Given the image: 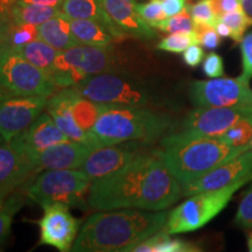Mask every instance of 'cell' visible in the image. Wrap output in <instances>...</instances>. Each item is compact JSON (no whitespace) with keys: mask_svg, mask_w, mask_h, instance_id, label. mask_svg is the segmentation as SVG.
I'll list each match as a JSON object with an SVG mask.
<instances>
[{"mask_svg":"<svg viewBox=\"0 0 252 252\" xmlns=\"http://www.w3.org/2000/svg\"><path fill=\"white\" fill-rule=\"evenodd\" d=\"M250 174H252V151L249 147L244 152L220 163L190 184L182 186V195L190 196L202 191L217 190Z\"/></svg>","mask_w":252,"mask_h":252,"instance_id":"obj_15","label":"cell"},{"mask_svg":"<svg viewBox=\"0 0 252 252\" xmlns=\"http://www.w3.org/2000/svg\"><path fill=\"white\" fill-rule=\"evenodd\" d=\"M241 1L242 0H212V4L216 15L220 18V15L241 8Z\"/></svg>","mask_w":252,"mask_h":252,"instance_id":"obj_41","label":"cell"},{"mask_svg":"<svg viewBox=\"0 0 252 252\" xmlns=\"http://www.w3.org/2000/svg\"><path fill=\"white\" fill-rule=\"evenodd\" d=\"M138 14L150 25L151 27L157 28L163 20H166L167 15L163 11L161 0H151L146 4H137L135 6Z\"/></svg>","mask_w":252,"mask_h":252,"instance_id":"obj_33","label":"cell"},{"mask_svg":"<svg viewBox=\"0 0 252 252\" xmlns=\"http://www.w3.org/2000/svg\"><path fill=\"white\" fill-rule=\"evenodd\" d=\"M69 206L54 203L43 208V216L37 220L41 245H49L61 252L70 251L75 243L81 222L69 212Z\"/></svg>","mask_w":252,"mask_h":252,"instance_id":"obj_13","label":"cell"},{"mask_svg":"<svg viewBox=\"0 0 252 252\" xmlns=\"http://www.w3.org/2000/svg\"><path fill=\"white\" fill-rule=\"evenodd\" d=\"M93 147L80 141L68 140L56 144L32 160L36 173L50 169H77L94 152Z\"/></svg>","mask_w":252,"mask_h":252,"instance_id":"obj_18","label":"cell"},{"mask_svg":"<svg viewBox=\"0 0 252 252\" xmlns=\"http://www.w3.org/2000/svg\"><path fill=\"white\" fill-rule=\"evenodd\" d=\"M74 89L87 98L105 104L146 108L154 100L143 80L123 70L89 75Z\"/></svg>","mask_w":252,"mask_h":252,"instance_id":"obj_7","label":"cell"},{"mask_svg":"<svg viewBox=\"0 0 252 252\" xmlns=\"http://www.w3.org/2000/svg\"><path fill=\"white\" fill-rule=\"evenodd\" d=\"M108 13L111 20L128 36L149 40L156 33L143 18L138 14L135 0H96Z\"/></svg>","mask_w":252,"mask_h":252,"instance_id":"obj_20","label":"cell"},{"mask_svg":"<svg viewBox=\"0 0 252 252\" xmlns=\"http://www.w3.org/2000/svg\"><path fill=\"white\" fill-rule=\"evenodd\" d=\"M187 8L195 24L215 27L219 21V17L214 11L212 0H198L196 4L189 5Z\"/></svg>","mask_w":252,"mask_h":252,"instance_id":"obj_32","label":"cell"},{"mask_svg":"<svg viewBox=\"0 0 252 252\" xmlns=\"http://www.w3.org/2000/svg\"><path fill=\"white\" fill-rule=\"evenodd\" d=\"M250 149H251V151H252V139H251V141H250Z\"/></svg>","mask_w":252,"mask_h":252,"instance_id":"obj_50","label":"cell"},{"mask_svg":"<svg viewBox=\"0 0 252 252\" xmlns=\"http://www.w3.org/2000/svg\"><path fill=\"white\" fill-rule=\"evenodd\" d=\"M12 25L13 24H12L11 19H9L8 13L2 12L0 9V50L7 45Z\"/></svg>","mask_w":252,"mask_h":252,"instance_id":"obj_42","label":"cell"},{"mask_svg":"<svg viewBox=\"0 0 252 252\" xmlns=\"http://www.w3.org/2000/svg\"><path fill=\"white\" fill-rule=\"evenodd\" d=\"M48 97L14 96L0 99V137L11 141L47 108Z\"/></svg>","mask_w":252,"mask_h":252,"instance_id":"obj_14","label":"cell"},{"mask_svg":"<svg viewBox=\"0 0 252 252\" xmlns=\"http://www.w3.org/2000/svg\"><path fill=\"white\" fill-rule=\"evenodd\" d=\"M93 180L82 169H50L34 176L20 189L26 197L41 207L64 203L69 207L89 208L88 194Z\"/></svg>","mask_w":252,"mask_h":252,"instance_id":"obj_6","label":"cell"},{"mask_svg":"<svg viewBox=\"0 0 252 252\" xmlns=\"http://www.w3.org/2000/svg\"><path fill=\"white\" fill-rule=\"evenodd\" d=\"M37 39L48 43L60 52L78 45L71 33L70 19L62 12L37 26Z\"/></svg>","mask_w":252,"mask_h":252,"instance_id":"obj_22","label":"cell"},{"mask_svg":"<svg viewBox=\"0 0 252 252\" xmlns=\"http://www.w3.org/2000/svg\"><path fill=\"white\" fill-rule=\"evenodd\" d=\"M68 140L71 139L60 130L52 116L48 112H43L9 143L32 161L37 154L48 147Z\"/></svg>","mask_w":252,"mask_h":252,"instance_id":"obj_16","label":"cell"},{"mask_svg":"<svg viewBox=\"0 0 252 252\" xmlns=\"http://www.w3.org/2000/svg\"><path fill=\"white\" fill-rule=\"evenodd\" d=\"M181 196V184L152 150L118 171L93 180L87 202L94 210H165Z\"/></svg>","mask_w":252,"mask_h":252,"instance_id":"obj_1","label":"cell"},{"mask_svg":"<svg viewBox=\"0 0 252 252\" xmlns=\"http://www.w3.org/2000/svg\"><path fill=\"white\" fill-rule=\"evenodd\" d=\"M58 89L46 71L19 55L9 42L0 50V99L14 96L49 98Z\"/></svg>","mask_w":252,"mask_h":252,"instance_id":"obj_9","label":"cell"},{"mask_svg":"<svg viewBox=\"0 0 252 252\" xmlns=\"http://www.w3.org/2000/svg\"><path fill=\"white\" fill-rule=\"evenodd\" d=\"M215 30H216L217 33H219L220 36L231 37V39H234V33H232L231 28H230L226 24L223 23V21H220V19L215 25Z\"/></svg>","mask_w":252,"mask_h":252,"instance_id":"obj_44","label":"cell"},{"mask_svg":"<svg viewBox=\"0 0 252 252\" xmlns=\"http://www.w3.org/2000/svg\"><path fill=\"white\" fill-rule=\"evenodd\" d=\"M46 109L60 130L67 134L69 139L89 145L94 150L102 147L93 133L82 130L75 121L70 110V87L62 88L53 94L48 98Z\"/></svg>","mask_w":252,"mask_h":252,"instance_id":"obj_19","label":"cell"},{"mask_svg":"<svg viewBox=\"0 0 252 252\" xmlns=\"http://www.w3.org/2000/svg\"><path fill=\"white\" fill-rule=\"evenodd\" d=\"M163 11L167 17H173V15L180 13L186 8V0H161Z\"/></svg>","mask_w":252,"mask_h":252,"instance_id":"obj_43","label":"cell"},{"mask_svg":"<svg viewBox=\"0 0 252 252\" xmlns=\"http://www.w3.org/2000/svg\"><path fill=\"white\" fill-rule=\"evenodd\" d=\"M219 19L231 28L232 33H234V40L237 41V42H241L244 36L245 31L248 30L250 25H252L242 7L236 9V11L220 15Z\"/></svg>","mask_w":252,"mask_h":252,"instance_id":"obj_34","label":"cell"},{"mask_svg":"<svg viewBox=\"0 0 252 252\" xmlns=\"http://www.w3.org/2000/svg\"><path fill=\"white\" fill-rule=\"evenodd\" d=\"M195 32H196L198 39H200V45H202L206 49L214 50L220 46V39L215 27L208 26V25L195 24Z\"/></svg>","mask_w":252,"mask_h":252,"instance_id":"obj_38","label":"cell"},{"mask_svg":"<svg viewBox=\"0 0 252 252\" xmlns=\"http://www.w3.org/2000/svg\"><path fill=\"white\" fill-rule=\"evenodd\" d=\"M189 97L197 108H252V90L249 82L241 77L195 81L189 88Z\"/></svg>","mask_w":252,"mask_h":252,"instance_id":"obj_11","label":"cell"},{"mask_svg":"<svg viewBox=\"0 0 252 252\" xmlns=\"http://www.w3.org/2000/svg\"><path fill=\"white\" fill-rule=\"evenodd\" d=\"M245 119H252V108H196L186 116L176 133L166 135L163 139L187 140L195 138H220L231 126Z\"/></svg>","mask_w":252,"mask_h":252,"instance_id":"obj_10","label":"cell"},{"mask_svg":"<svg viewBox=\"0 0 252 252\" xmlns=\"http://www.w3.org/2000/svg\"><path fill=\"white\" fill-rule=\"evenodd\" d=\"M204 59V50L198 45H191L184 52V61L191 68L197 67Z\"/></svg>","mask_w":252,"mask_h":252,"instance_id":"obj_40","label":"cell"},{"mask_svg":"<svg viewBox=\"0 0 252 252\" xmlns=\"http://www.w3.org/2000/svg\"><path fill=\"white\" fill-rule=\"evenodd\" d=\"M28 4H36L42 6H52V7H61L64 0H21Z\"/></svg>","mask_w":252,"mask_h":252,"instance_id":"obj_45","label":"cell"},{"mask_svg":"<svg viewBox=\"0 0 252 252\" xmlns=\"http://www.w3.org/2000/svg\"><path fill=\"white\" fill-rule=\"evenodd\" d=\"M158 30L165 33H191L195 32V23L189 13L187 6L184 11L180 13L168 17L166 20H163L159 26L157 27Z\"/></svg>","mask_w":252,"mask_h":252,"instance_id":"obj_30","label":"cell"},{"mask_svg":"<svg viewBox=\"0 0 252 252\" xmlns=\"http://www.w3.org/2000/svg\"><path fill=\"white\" fill-rule=\"evenodd\" d=\"M220 139L236 147L247 146L252 139V119H245L231 126Z\"/></svg>","mask_w":252,"mask_h":252,"instance_id":"obj_31","label":"cell"},{"mask_svg":"<svg viewBox=\"0 0 252 252\" xmlns=\"http://www.w3.org/2000/svg\"><path fill=\"white\" fill-rule=\"evenodd\" d=\"M25 196L23 190L13 191L6 197L5 202L0 207V248L7 241L9 234H11L12 222L13 217L18 210L24 206Z\"/></svg>","mask_w":252,"mask_h":252,"instance_id":"obj_28","label":"cell"},{"mask_svg":"<svg viewBox=\"0 0 252 252\" xmlns=\"http://www.w3.org/2000/svg\"><path fill=\"white\" fill-rule=\"evenodd\" d=\"M168 212L112 209L94 213L81 226L71 251L113 252L128 250L165 228Z\"/></svg>","mask_w":252,"mask_h":252,"instance_id":"obj_2","label":"cell"},{"mask_svg":"<svg viewBox=\"0 0 252 252\" xmlns=\"http://www.w3.org/2000/svg\"><path fill=\"white\" fill-rule=\"evenodd\" d=\"M121 63L112 45H77L59 53L48 75L62 89L76 86L89 75L122 71L118 70Z\"/></svg>","mask_w":252,"mask_h":252,"instance_id":"obj_5","label":"cell"},{"mask_svg":"<svg viewBox=\"0 0 252 252\" xmlns=\"http://www.w3.org/2000/svg\"><path fill=\"white\" fill-rule=\"evenodd\" d=\"M250 147L232 146L220 138H195L187 140H161V149L154 152L165 162L181 186L206 174L220 163Z\"/></svg>","mask_w":252,"mask_h":252,"instance_id":"obj_3","label":"cell"},{"mask_svg":"<svg viewBox=\"0 0 252 252\" xmlns=\"http://www.w3.org/2000/svg\"><path fill=\"white\" fill-rule=\"evenodd\" d=\"M71 33L78 45L109 46L116 42L115 37L103 24L88 19L70 20Z\"/></svg>","mask_w":252,"mask_h":252,"instance_id":"obj_23","label":"cell"},{"mask_svg":"<svg viewBox=\"0 0 252 252\" xmlns=\"http://www.w3.org/2000/svg\"><path fill=\"white\" fill-rule=\"evenodd\" d=\"M203 71L209 78L222 77L224 75L223 59L216 53H209L203 61Z\"/></svg>","mask_w":252,"mask_h":252,"instance_id":"obj_39","label":"cell"},{"mask_svg":"<svg viewBox=\"0 0 252 252\" xmlns=\"http://www.w3.org/2000/svg\"><path fill=\"white\" fill-rule=\"evenodd\" d=\"M61 12V7L28 4V2L18 0L8 11V15L13 25L31 24L39 26L48 21L49 19L56 17Z\"/></svg>","mask_w":252,"mask_h":252,"instance_id":"obj_25","label":"cell"},{"mask_svg":"<svg viewBox=\"0 0 252 252\" xmlns=\"http://www.w3.org/2000/svg\"><path fill=\"white\" fill-rule=\"evenodd\" d=\"M152 144L139 140H128L99 147L90 154L81 167L91 180L103 178L118 171L140 156L151 152Z\"/></svg>","mask_w":252,"mask_h":252,"instance_id":"obj_12","label":"cell"},{"mask_svg":"<svg viewBox=\"0 0 252 252\" xmlns=\"http://www.w3.org/2000/svg\"><path fill=\"white\" fill-rule=\"evenodd\" d=\"M37 39V26L31 24L12 25L8 42L11 47L18 48Z\"/></svg>","mask_w":252,"mask_h":252,"instance_id":"obj_35","label":"cell"},{"mask_svg":"<svg viewBox=\"0 0 252 252\" xmlns=\"http://www.w3.org/2000/svg\"><path fill=\"white\" fill-rule=\"evenodd\" d=\"M242 9L244 11V13L249 18V20L252 24V0H242L241 1Z\"/></svg>","mask_w":252,"mask_h":252,"instance_id":"obj_46","label":"cell"},{"mask_svg":"<svg viewBox=\"0 0 252 252\" xmlns=\"http://www.w3.org/2000/svg\"><path fill=\"white\" fill-rule=\"evenodd\" d=\"M105 103L91 100L78 94L70 87V110L78 126L88 133H91L97 119L105 109Z\"/></svg>","mask_w":252,"mask_h":252,"instance_id":"obj_24","label":"cell"},{"mask_svg":"<svg viewBox=\"0 0 252 252\" xmlns=\"http://www.w3.org/2000/svg\"><path fill=\"white\" fill-rule=\"evenodd\" d=\"M18 0H0V9L2 12H6L8 13V11L11 9L12 6H13Z\"/></svg>","mask_w":252,"mask_h":252,"instance_id":"obj_47","label":"cell"},{"mask_svg":"<svg viewBox=\"0 0 252 252\" xmlns=\"http://www.w3.org/2000/svg\"><path fill=\"white\" fill-rule=\"evenodd\" d=\"M62 13L70 19H88L103 24L115 37L116 42H121L128 35L124 33L109 17L96 0H64L61 6Z\"/></svg>","mask_w":252,"mask_h":252,"instance_id":"obj_21","label":"cell"},{"mask_svg":"<svg viewBox=\"0 0 252 252\" xmlns=\"http://www.w3.org/2000/svg\"><path fill=\"white\" fill-rule=\"evenodd\" d=\"M5 200H6V197L4 196V195H1V194H0V207L2 206V203L5 202Z\"/></svg>","mask_w":252,"mask_h":252,"instance_id":"obj_49","label":"cell"},{"mask_svg":"<svg viewBox=\"0 0 252 252\" xmlns=\"http://www.w3.org/2000/svg\"><path fill=\"white\" fill-rule=\"evenodd\" d=\"M13 49L25 60H27L28 62L41 69V70L46 71L47 74H49V71L52 70L56 56L60 53V50L55 49L54 47L49 46L48 43L39 39Z\"/></svg>","mask_w":252,"mask_h":252,"instance_id":"obj_27","label":"cell"},{"mask_svg":"<svg viewBox=\"0 0 252 252\" xmlns=\"http://www.w3.org/2000/svg\"><path fill=\"white\" fill-rule=\"evenodd\" d=\"M200 45L196 32L191 33H172L158 43L157 48L168 53H184L189 46Z\"/></svg>","mask_w":252,"mask_h":252,"instance_id":"obj_29","label":"cell"},{"mask_svg":"<svg viewBox=\"0 0 252 252\" xmlns=\"http://www.w3.org/2000/svg\"><path fill=\"white\" fill-rule=\"evenodd\" d=\"M36 174L31 160L0 137V194L7 197Z\"/></svg>","mask_w":252,"mask_h":252,"instance_id":"obj_17","label":"cell"},{"mask_svg":"<svg viewBox=\"0 0 252 252\" xmlns=\"http://www.w3.org/2000/svg\"><path fill=\"white\" fill-rule=\"evenodd\" d=\"M200 251L195 245L180 238H173L171 234L160 230L132 247L128 252H191Z\"/></svg>","mask_w":252,"mask_h":252,"instance_id":"obj_26","label":"cell"},{"mask_svg":"<svg viewBox=\"0 0 252 252\" xmlns=\"http://www.w3.org/2000/svg\"><path fill=\"white\" fill-rule=\"evenodd\" d=\"M252 180V174L217 190L190 195L168 214L163 230L171 235L195 231L209 223L222 212L239 188Z\"/></svg>","mask_w":252,"mask_h":252,"instance_id":"obj_8","label":"cell"},{"mask_svg":"<svg viewBox=\"0 0 252 252\" xmlns=\"http://www.w3.org/2000/svg\"><path fill=\"white\" fill-rule=\"evenodd\" d=\"M250 232H249L248 235V248H249V251L252 252V228H250Z\"/></svg>","mask_w":252,"mask_h":252,"instance_id":"obj_48","label":"cell"},{"mask_svg":"<svg viewBox=\"0 0 252 252\" xmlns=\"http://www.w3.org/2000/svg\"><path fill=\"white\" fill-rule=\"evenodd\" d=\"M235 223L241 228H252V186L239 203L235 216Z\"/></svg>","mask_w":252,"mask_h":252,"instance_id":"obj_36","label":"cell"},{"mask_svg":"<svg viewBox=\"0 0 252 252\" xmlns=\"http://www.w3.org/2000/svg\"><path fill=\"white\" fill-rule=\"evenodd\" d=\"M172 126L167 113L145 106L106 104L91 133L102 147L128 140L153 144Z\"/></svg>","mask_w":252,"mask_h":252,"instance_id":"obj_4","label":"cell"},{"mask_svg":"<svg viewBox=\"0 0 252 252\" xmlns=\"http://www.w3.org/2000/svg\"><path fill=\"white\" fill-rule=\"evenodd\" d=\"M242 61H243V72L239 77L250 82L252 77V31L243 36L241 41Z\"/></svg>","mask_w":252,"mask_h":252,"instance_id":"obj_37","label":"cell"}]
</instances>
